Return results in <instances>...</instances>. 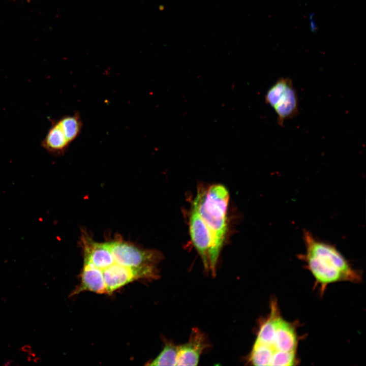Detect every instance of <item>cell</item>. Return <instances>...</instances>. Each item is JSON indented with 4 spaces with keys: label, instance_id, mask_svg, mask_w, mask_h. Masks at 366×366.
<instances>
[{
    "label": "cell",
    "instance_id": "277c9868",
    "mask_svg": "<svg viewBox=\"0 0 366 366\" xmlns=\"http://www.w3.org/2000/svg\"><path fill=\"white\" fill-rule=\"evenodd\" d=\"M50 121L51 126L40 145L50 154L63 155L81 132L82 122L80 116L76 113L51 119Z\"/></svg>",
    "mask_w": 366,
    "mask_h": 366
},
{
    "label": "cell",
    "instance_id": "8992f818",
    "mask_svg": "<svg viewBox=\"0 0 366 366\" xmlns=\"http://www.w3.org/2000/svg\"><path fill=\"white\" fill-rule=\"evenodd\" d=\"M189 230L192 243L202 260L204 268L208 269L210 267L214 274L222 248L198 214L193 209L190 218Z\"/></svg>",
    "mask_w": 366,
    "mask_h": 366
},
{
    "label": "cell",
    "instance_id": "7a4b0ae2",
    "mask_svg": "<svg viewBox=\"0 0 366 366\" xmlns=\"http://www.w3.org/2000/svg\"><path fill=\"white\" fill-rule=\"evenodd\" d=\"M303 237L306 250L299 257L313 276L321 295L333 283L361 282V272L354 268L333 245L317 239L308 231L303 232Z\"/></svg>",
    "mask_w": 366,
    "mask_h": 366
},
{
    "label": "cell",
    "instance_id": "6da1fadb",
    "mask_svg": "<svg viewBox=\"0 0 366 366\" xmlns=\"http://www.w3.org/2000/svg\"><path fill=\"white\" fill-rule=\"evenodd\" d=\"M299 339L297 325L284 318L276 298H272L269 312L260 324L249 361L254 365H296Z\"/></svg>",
    "mask_w": 366,
    "mask_h": 366
},
{
    "label": "cell",
    "instance_id": "3957f363",
    "mask_svg": "<svg viewBox=\"0 0 366 366\" xmlns=\"http://www.w3.org/2000/svg\"><path fill=\"white\" fill-rule=\"evenodd\" d=\"M229 193L220 184L201 187L192 204L195 210L203 220L222 248L227 230V209Z\"/></svg>",
    "mask_w": 366,
    "mask_h": 366
},
{
    "label": "cell",
    "instance_id": "8fae6325",
    "mask_svg": "<svg viewBox=\"0 0 366 366\" xmlns=\"http://www.w3.org/2000/svg\"><path fill=\"white\" fill-rule=\"evenodd\" d=\"M34 362L35 363H39L41 362V358L39 357H35L33 360Z\"/></svg>",
    "mask_w": 366,
    "mask_h": 366
},
{
    "label": "cell",
    "instance_id": "9c48e42d",
    "mask_svg": "<svg viewBox=\"0 0 366 366\" xmlns=\"http://www.w3.org/2000/svg\"><path fill=\"white\" fill-rule=\"evenodd\" d=\"M21 350L28 354H30L33 352L32 347L29 345H24L21 347Z\"/></svg>",
    "mask_w": 366,
    "mask_h": 366
},
{
    "label": "cell",
    "instance_id": "7c38bea8",
    "mask_svg": "<svg viewBox=\"0 0 366 366\" xmlns=\"http://www.w3.org/2000/svg\"><path fill=\"white\" fill-rule=\"evenodd\" d=\"M12 362V360H8L7 362H6V363L4 364L5 365H10L11 364V363Z\"/></svg>",
    "mask_w": 366,
    "mask_h": 366
},
{
    "label": "cell",
    "instance_id": "30bf717a",
    "mask_svg": "<svg viewBox=\"0 0 366 366\" xmlns=\"http://www.w3.org/2000/svg\"><path fill=\"white\" fill-rule=\"evenodd\" d=\"M29 355L27 357V360L28 361H33L34 359V358L36 357V354L32 352L31 353L28 354Z\"/></svg>",
    "mask_w": 366,
    "mask_h": 366
},
{
    "label": "cell",
    "instance_id": "5b68a950",
    "mask_svg": "<svg viewBox=\"0 0 366 366\" xmlns=\"http://www.w3.org/2000/svg\"><path fill=\"white\" fill-rule=\"evenodd\" d=\"M265 101L276 112L280 126H284L285 121L298 114L297 94L289 77L279 78L267 90Z\"/></svg>",
    "mask_w": 366,
    "mask_h": 366
},
{
    "label": "cell",
    "instance_id": "52a82bcc",
    "mask_svg": "<svg viewBox=\"0 0 366 366\" xmlns=\"http://www.w3.org/2000/svg\"><path fill=\"white\" fill-rule=\"evenodd\" d=\"M207 345L203 333L194 329L188 342L177 346L176 365H197L200 354Z\"/></svg>",
    "mask_w": 366,
    "mask_h": 366
},
{
    "label": "cell",
    "instance_id": "ba28073f",
    "mask_svg": "<svg viewBox=\"0 0 366 366\" xmlns=\"http://www.w3.org/2000/svg\"><path fill=\"white\" fill-rule=\"evenodd\" d=\"M177 350V346L172 343H166L161 352L148 365H176Z\"/></svg>",
    "mask_w": 366,
    "mask_h": 366
}]
</instances>
